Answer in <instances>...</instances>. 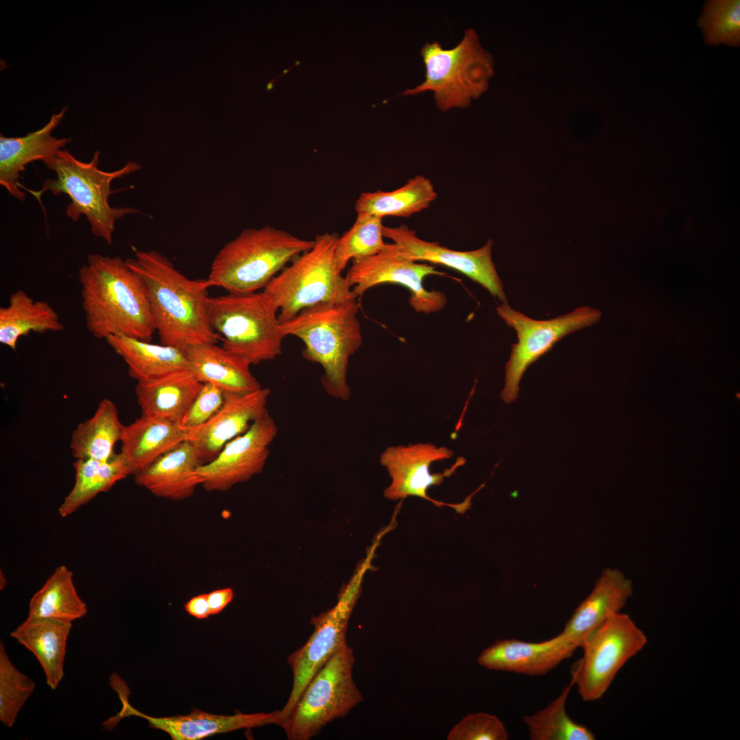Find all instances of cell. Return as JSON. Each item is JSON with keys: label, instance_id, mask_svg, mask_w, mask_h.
Returning <instances> with one entry per match:
<instances>
[{"label": "cell", "instance_id": "30bf717a", "mask_svg": "<svg viewBox=\"0 0 740 740\" xmlns=\"http://www.w3.org/2000/svg\"><path fill=\"white\" fill-rule=\"evenodd\" d=\"M647 642L645 634L621 612L609 617L588 634L580 647L583 656L571 670V679L582 700L600 699L625 663Z\"/></svg>", "mask_w": 740, "mask_h": 740}, {"label": "cell", "instance_id": "f35d334b", "mask_svg": "<svg viewBox=\"0 0 740 740\" xmlns=\"http://www.w3.org/2000/svg\"><path fill=\"white\" fill-rule=\"evenodd\" d=\"M233 597L234 591L228 587L207 593L210 615L221 612L232 602Z\"/></svg>", "mask_w": 740, "mask_h": 740}, {"label": "cell", "instance_id": "ffe728a7", "mask_svg": "<svg viewBox=\"0 0 740 740\" xmlns=\"http://www.w3.org/2000/svg\"><path fill=\"white\" fill-rule=\"evenodd\" d=\"M67 109L64 107L60 112L53 113L45 125L24 136L5 137L1 134L0 184L16 199L24 201L26 197L19 182L25 166L42 160L49 169L59 151L70 142V138H58L51 135Z\"/></svg>", "mask_w": 740, "mask_h": 740}, {"label": "cell", "instance_id": "7c38bea8", "mask_svg": "<svg viewBox=\"0 0 740 740\" xmlns=\"http://www.w3.org/2000/svg\"><path fill=\"white\" fill-rule=\"evenodd\" d=\"M497 314L517 335L505 365V383L501 398L506 404L518 397L519 384L527 368L549 352L563 337L597 322L602 312L589 306L547 320H536L512 308L508 303L497 308Z\"/></svg>", "mask_w": 740, "mask_h": 740}, {"label": "cell", "instance_id": "d6a6232c", "mask_svg": "<svg viewBox=\"0 0 740 740\" xmlns=\"http://www.w3.org/2000/svg\"><path fill=\"white\" fill-rule=\"evenodd\" d=\"M574 685L570 683L544 708L523 717L532 740H594L593 732L575 722L566 712V701Z\"/></svg>", "mask_w": 740, "mask_h": 740}, {"label": "cell", "instance_id": "5bb4252c", "mask_svg": "<svg viewBox=\"0 0 740 740\" xmlns=\"http://www.w3.org/2000/svg\"><path fill=\"white\" fill-rule=\"evenodd\" d=\"M453 456L452 449L446 447H436L430 443L387 447L380 456L381 465L386 469L392 479L389 486L384 490V496L391 500L417 496L439 506H449L458 513L466 510L471 504V496L462 504H451L436 501L427 495L430 486L440 485L445 478L449 477L458 467L465 464V459L459 457L450 468L443 473H430L431 464Z\"/></svg>", "mask_w": 740, "mask_h": 740}, {"label": "cell", "instance_id": "e575fe53", "mask_svg": "<svg viewBox=\"0 0 740 740\" xmlns=\"http://www.w3.org/2000/svg\"><path fill=\"white\" fill-rule=\"evenodd\" d=\"M705 42L711 46L740 45V1L709 0L697 20Z\"/></svg>", "mask_w": 740, "mask_h": 740}, {"label": "cell", "instance_id": "3957f363", "mask_svg": "<svg viewBox=\"0 0 740 740\" xmlns=\"http://www.w3.org/2000/svg\"><path fill=\"white\" fill-rule=\"evenodd\" d=\"M358 310L357 299L322 303L281 323L284 336L293 335L303 341L302 356L322 367L321 382L327 394L343 401L351 395L347 381L349 359L362 343Z\"/></svg>", "mask_w": 740, "mask_h": 740}, {"label": "cell", "instance_id": "60d3db41", "mask_svg": "<svg viewBox=\"0 0 740 740\" xmlns=\"http://www.w3.org/2000/svg\"><path fill=\"white\" fill-rule=\"evenodd\" d=\"M8 580L4 573L1 570L0 571V589L3 590L7 585Z\"/></svg>", "mask_w": 740, "mask_h": 740}, {"label": "cell", "instance_id": "7402d4cb", "mask_svg": "<svg viewBox=\"0 0 740 740\" xmlns=\"http://www.w3.org/2000/svg\"><path fill=\"white\" fill-rule=\"evenodd\" d=\"M204 464L197 448L186 440L136 473L134 480L156 497L183 500L201 485L197 469Z\"/></svg>", "mask_w": 740, "mask_h": 740}, {"label": "cell", "instance_id": "5b68a950", "mask_svg": "<svg viewBox=\"0 0 740 740\" xmlns=\"http://www.w3.org/2000/svg\"><path fill=\"white\" fill-rule=\"evenodd\" d=\"M99 154L96 151L91 160L84 162L67 150L61 149L49 168L55 172L56 177L47 179L40 190L31 193L38 200L45 191L55 196L67 195L71 199L66 209L67 217L77 221L84 215L92 233L111 245L116 221L125 215L140 212L132 207L115 208L109 204L110 195L116 192L111 189V183L115 179L137 171L140 165L130 161L119 169L104 171L98 167Z\"/></svg>", "mask_w": 740, "mask_h": 740}, {"label": "cell", "instance_id": "8fae6325", "mask_svg": "<svg viewBox=\"0 0 740 740\" xmlns=\"http://www.w3.org/2000/svg\"><path fill=\"white\" fill-rule=\"evenodd\" d=\"M338 594L336 604L318 616L311 624L314 631L306 643L291 654L287 661L293 676L290 696L278 710L274 724L280 726L289 716L303 691L334 654L345 643L349 620L357 601L362 576L369 566L366 560Z\"/></svg>", "mask_w": 740, "mask_h": 740}, {"label": "cell", "instance_id": "e0dca14e", "mask_svg": "<svg viewBox=\"0 0 740 740\" xmlns=\"http://www.w3.org/2000/svg\"><path fill=\"white\" fill-rule=\"evenodd\" d=\"M116 692L122 708L116 715L106 720L109 727L114 728L121 719L126 717L137 716L146 719L150 728L166 732L173 740H199L219 733L274 724L277 714V711H275L269 713H238L234 715H220L195 708L187 715L155 717L144 714L130 705L127 687H119Z\"/></svg>", "mask_w": 740, "mask_h": 740}, {"label": "cell", "instance_id": "83f0119b", "mask_svg": "<svg viewBox=\"0 0 740 740\" xmlns=\"http://www.w3.org/2000/svg\"><path fill=\"white\" fill-rule=\"evenodd\" d=\"M63 330L54 308L47 301L34 300L24 290L14 291L8 305L0 308V343L14 351L18 339L31 332Z\"/></svg>", "mask_w": 740, "mask_h": 740}, {"label": "cell", "instance_id": "9c48e42d", "mask_svg": "<svg viewBox=\"0 0 740 740\" xmlns=\"http://www.w3.org/2000/svg\"><path fill=\"white\" fill-rule=\"evenodd\" d=\"M355 657L345 643L307 684L281 724L289 740H309L362 700L352 675Z\"/></svg>", "mask_w": 740, "mask_h": 740}, {"label": "cell", "instance_id": "ab89813d", "mask_svg": "<svg viewBox=\"0 0 740 740\" xmlns=\"http://www.w3.org/2000/svg\"><path fill=\"white\" fill-rule=\"evenodd\" d=\"M186 611L197 619H206L210 615L207 594H201L190 599L184 605Z\"/></svg>", "mask_w": 740, "mask_h": 740}, {"label": "cell", "instance_id": "277c9868", "mask_svg": "<svg viewBox=\"0 0 740 740\" xmlns=\"http://www.w3.org/2000/svg\"><path fill=\"white\" fill-rule=\"evenodd\" d=\"M314 243L269 225L244 229L217 254L207 280L230 293L257 292Z\"/></svg>", "mask_w": 740, "mask_h": 740}, {"label": "cell", "instance_id": "9a60e30c", "mask_svg": "<svg viewBox=\"0 0 740 740\" xmlns=\"http://www.w3.org/2000/svg\"><path fill=\"white\" fill-rule=\"evenodd\" d=\"M277 434L278 426L268 412L228 442L212 460L197 468L201 485L208 491H225L261 473Z\"/></svg>", "mask_w": 740, "mask_h": 740}, {"label": "cell", "instance_id": "44dd1931", "mask_svg": "<svg viewBox=\"0 0 740 740\" xmlns=\"http://www.w3.org/2000/svg\"><path fill=\"white\" fill-rule=\"evenodd\" d=\"M633 584L622 571L605 568L589 595L576 608L561 632L577 648L609 617L621 612L633 595Z\"/></svg>", "mask_w": 740, "mask_h": 740}, {"label": "cell", "instance_id": "ba28073f", "mask_svg": "<svg viewBox=\"0 0 740 740\" xmlns=\"http://www.w3.org/2000/svg\"><path fill=\"white\" fill-rule=\"evenodd\" d=\"M278 309L263 291L210 297L208 319L220 335L222 347L251 365L271 360L282 354L284 338Z\"/></svg>", "mask_w": 740, "mask_h": 740}, {"label": "cell", "instance_id": "484cf974", "mask_svg": "<svg viewBox=\"0 0 740 740\" xmlns=\"http://www.w3.org/2000/svg\"><path fill=\"white\" fill-rule=\"evenodd\" d=\"M71 628L72 622L27 617L10 633L37 658L51 689L58 688L64 675L66 643Z\"/></svg>", "mask_w": 740, "mask_h": 740}, {"label": "cell", "instance_id": "7a4b0ae2", "mask_svg": "<svg viewBox=\"0 0 740 740\" xmlns=\"http://www.w3.org/2000/svg\"><path fill=\"white\" fill-rule=\"evenodd\" d=\"M78 280L85 324L95 338L121 335L151 341L156 328L147 290L126 260L90 254Z\"/></svg>", "mask_w": 740, "mask_h": 740}, {"label": "cell", "instance_id": "52a82bcc", "mask_svg": "<svg viewBox=\"0 0 740 740\" xmlns=\"http://www.w3.org/2000/svg\"><path fill=\"white\" fill-rule=\"evenodd\" d=\"M420 53L426 69L425 79L402 95L413 96L432 91L438 108L444 112L468 107L473 99L486 91L494 75L493 57L483 49L473 29H467L454 48L443 49L434 41L425 43Z\"/></svg>", "mask_w": 740, "mask_h": 740}, {"label": "cell", "instance_id": "6da1fadb", "mask_svg": "<svg viewBox=\"0 0 740 740\" xmlns=\"http://www.w3.org/2000/svg\"><path fill=\"white\" fill-rule=\"evenodd\" d=\"M125 260L145 284L161 344L185 351L221 340L208 319L211 286L207 279L188 278L154 249L136 251L134 258Z\"/></svg>", "mask_w": 740, "mask_h": 740}, {"label": "cell", "instance_id": "8d00e7d4", "mask_svg": "<svg viewBox=\"0 0 740 740\" xmlns=\"http://www.w3.org/2000/svg\"><path fill=\"white\" fill-rule=\"evenodd\" d=\"M448 740H506L508 732L500 719L485 713L469 714L449 732Z\"/></svg>", "mask_w": 740, "mask_h": 740}, {"label": "cell", "instance_id": "8992f818", "mask_svg": "<svg viewBox=\"0 0 740 740\" xmlns=\"http://www.w3.org/2000/svg\"><path fill=\"white\" fill-rule=\"evenodd\" d=\"M338 237L336 233L317 235L312 247L285 267L263 289L280 310V323L319 304L357 299L336 265Z\"/></svg>", "mask_w": 740, "mask_h": 740}, {"label": "cell", "instance_id": "d6986e66", "mask_svg": "<svg viewBox=\"0 0 740 740\" xmlns=\"http://www.w3.org/2000/svg\"><path fill=\"white\" fill-rule=\"evenodd\" d=\"M577 648L561 632L539 643L502 639L483 650L478 663L490 670L542 676L570 658Z\"/></svg>", "mask_w": 740, "mask_h": 740}, {"label": "cell", "instance_id": "ac0fdd59", "mask_svg": "<svg viewBox=\"0 0 740 740\" xmlns=\"http://www.w3.org/2000/svg\"><path fill=\"white\" fill-rule=\"evenodd\" d=\"M270 393L269 388L248 393H225L223 406L212 419L198 427L184 429L186 440L197 448L204 464L269 412L267 405Z\"/></svg>", "mask_w": 740, "mask_h": 740}, {"label": "cell", "instance_id": "d590c367", "mask_svg": "<svg viewBox=\"0 0 740 740\" xmlns=\"http://www.w3.org/2000/svg\"><path fill=\"white\" fill-rule=\"evenodd\" d=\"M34 682L12 663L0 642V721L12 728L21 709L35 689Z\"/></svg>", "mask_w": 740, "mask_h": 740}, {"label": "cell", "instance_id": "f546056e", "mask_svg": "<svg viewBox=\"0 0 740 740\" xmlns=\"http://www.w3.org/2000/svg\"><path fill=\"white\" fill-rule=\"evenodd\" d=\"M75 479L73 488L58 508L66 517L76 512L97 495L110 490L116 482L132 474L121 454L108 460L77 459L73 463Z\"/></svg>", "mask_w": 740, "mask_h": 740}, {"label": "cell", "instance_id": "cb8c5ba5", "mask_svg": "<svg viewBox=\"0 0 740 740\" xmlns=\"http://www.w3.org/2000/svg\"><path fill=\"white\" fill-rule=\"evenodd\" d=\"M202 385L188 369L138 382L135 393L142 415L180 424Z\"/></svg>", "mask_w": 740, "mask_h": 740}, {"label": "cell", "instance_id": "836d02e7", "mask_svg": "<svg viewBox=\"0 0 740 740\" xmlns=\"http://www.w3.org/2000/svg\"><path fill=\"white\" fill-rule=\"evenodd\" d=\"M382 218L367 212H357L352 226L339 236L335 249L338 269L343 272L350 260L375 254L383 250Z\"/></svg>", "mask_w": 740, "mask_h": 740}, {"label": "cell", "instance_id": "4fadbf2b", "mask_svg": "<svg viewBox=\"0 0 740 740\" xmlns=\"http://www.w3.org/2000/svg\"><path fill=\"white\" fill-rule=\"evenodd\" d=\"M432 275L443 276L445 273L428 263L409 259L393 243L375 254L352 260L345 278L357 297L382 284L402 285L410 292L409 304L413 310L430 314L441 310L447 303L443 293L424 287V279Z\"/></svg>", "mask_w": 740, "mask_h": 740}, {"label": "cell", "instance_id": "74e56055", "mask_svg": "<svg viewBox=\"0 0 740 740\" xmlns=\"http://www.w3.org/2000/svg\"><path fill=\"white\" fill-rule=\"evenodd\" d=\"M225 393L210 383L202 387L182 417L180 425L184 429L201 426L212 419L223 406Z\"/></svg>", "mask_w": 740, "mask_h": 740}, {"label": "cell", "instance_id": "4dcf8cb0", "mask_svg": "<svg viewBox=\"0 0 740 740\" xmlns=\"http://www.w3.org/2000/svg\"><path fill=\"white\" fill-rule=\"evenodd\" d=\"M87 612V605L75 587L72 571L60 565L31 597L28 617L73 622Z\"/></svg>", "mask_w": 740, "mask_h": 740}, {"label": "cell", "instance_id": "1f68e13d", "mask_svg": "<svg viewBox=\"0 0 740 740\" xmlns=\"http://www.w3.org/2000/svg\"><path fill=\"white\" fill-rule=\"evenodd\" d=\"M437 193L431 181L420 175L409 179L393 191L365 192L355 204L356 212H367L383 218L385 216L409 217L429 207Z\"/></svg>", "mask_w": 740, "mask_h": 740}, {"label": "cell", "instance_id": "603a6c76", "mask_svg": "<svg viewBox=\"0 0 740 740\" xmlns=\"http://www.w3.org/2000/svg\"><path fill=\"white\" fill-rule=\"evenodd\" d=\"M189 369L202 383H210L225 393H248L260 389L250 371V362L222 346L204 343L187 348Z\"/></svg>", "mask_w": 740, "mask_h": 740}, {"label": "cell", "instance_id": "f1b7e54d", "mask_svg": "<svg viewBox=\"0 0 740 740\" xmlns=\"http://www.w3.org/2000/svg\"><path fill=\"white\" fill-rule=\"evenodd\" d=\"M125 429L114 403L102 399L93 415L80 423L73 430L70 448L77 459L105 461L116 453L114 447L121 440Z\"/></svg>", "mask_w": 740, "mask_h": 740}, {"label": "cell", "instance_id": "4316f807", "mask_svg": "<svg viewBox=\"0 0 740 740\" xmlns=\"http://www.w3.org/2000/svg\"><path fill=\"white\" fill-rule=\"evenodd\" d=\"M105 340L123 358L129 375L137 382L189 369L185 352L175 347L121 335L109 336Z\"/></svg>", "mask_w": 740, "mask_h": 740}, {"label": "cell", "instance_id": "2e32d148", "mask_svg": "<svg viewBox=\"0 0 740 740\" xmlns=\"http://www.w3.org/2000/svg\"><path fill=\"white\" fill-rule=\"evenodd\" d=\"M383 236L392 240L409 259L453 269L481 285L503 303H508L503 283L492 260L491 239L479 249L461 251L448 249L437 242L424 241L406 225L384 226Z\"/></svg>", "mask_w": 740, "mask_h": 740}, {"label": "cell", "instance_id": "d4e9b609", "mask_svg": "<svg viewBox=\"0 0 740 740\" xmlns=\"http://www.w3.org/2000/svg\"><path fill=\"white\" fill-rule=\"evenodd\" d=\"M186 439L179 423L142 415L125 426L120 454L135 475Z\"/></svg>", "mask_w": 740, "mask_h": 740}]
</instances>
